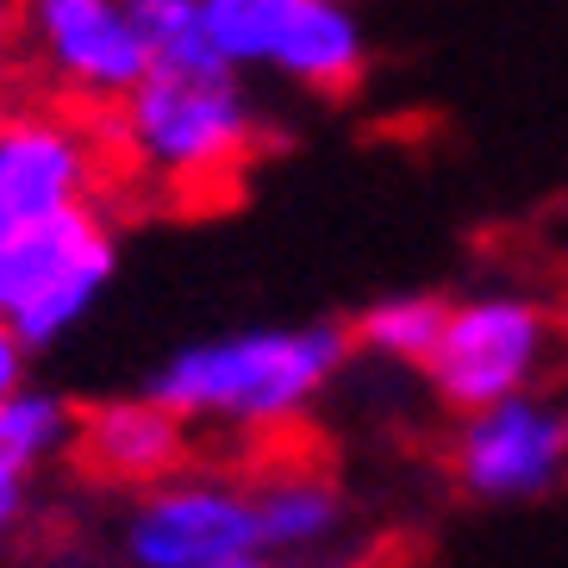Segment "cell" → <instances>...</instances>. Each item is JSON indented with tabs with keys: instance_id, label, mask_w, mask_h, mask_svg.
I'll return each instance as SVG.
<instances>
[{
	"instance_id": "cell-1",
	"label": "cell",
	"mask_w": 568,
	"mask_h": 568,
	"mask_svg": "<svg viewBox=\"0 0 568 568\" xmlns=\"http://www.w3.org/2000/svg\"><path fill=\"white\" fill-rule=\"evenodd\" d=\"M113 163L169 201H225L263 151L244 69L232 63H151V75L106 113Z\"/></svg>"
},
{
	"instance_id": "cell-2",
	"label": "cell",
	"mask_w": 568,
	"mask_h": 568,
	"mask_svg": "<svg viewBox=\"0 0 568 568\" xmlns=\"http://www.w3.org/2000/svg\"><path fill=\"white\" fill-rule=\"evenodd\" d=\"M351 351L356 344L344 325H256V332H225L175 351L144 382V394L187 425L275 437L313 413V400L337 382Z\"/></svg>"
},
{
	"instance_id": "cell-3",
	"label": "cell",
	"mask_w": 568,
	"mask_h": 568,
	"mask_svg": "<svg viewBox=\"0 0 568 568\" xmlns=\"http://www.w3.org/2000/svg\"><path fill=\"white\" fill-rule=\"evenodd\" d=\"M119 268V232L101 201L69 206L57 219L19 225L0 237V318L32 351H51L63 332H75Z\"/></svg>"
},
{
	"instance_id": "cell-4",
	"label": "cell",
	"mask_w": 568,
	"mask_h": 568,
	"mask_svg": "<svg viewBox=\"0 0 568 568\" xmlns=\"http://www.w3.org/2000/svg\"><path fill=\"white\" fill-rule=\"evenodd\" d=\"M206 44L232 69H275L313 94H351L368 32L351 0H201Z\"/></svg>"
},
{
	"instance_id": "cell-5",
	"label": "cell",
	"mask_w": 568,
	"mask_h": 568,
	"mask_svg": "<svg viewBox=\"0 0 568 568\" xmlns=\"http://www.w3.org/2000/svg\"><path fill=\"white\" fill-rule=\"evenodd\" d=\"M113 169L106 113L69 101H0V237L101 201Z\"/></svg>"
},
{
	"instance_id": "cell-6",
	"label": "cell",
	"mask_w": 568,
	"mask_h": 568,
	"mask_svg": "<svg viewBox=\"0 0 568 568\" xmlns=\"http://www.w3.org/2000/svg\"><path fill=\"white\" fill-rule=\"evenodd\" d=\"M556 363V313L531 294H475L450 301L425 382L450 413H481L513 394H537Z\"/></svg>"
},
{
	"instance_id": "cell-7",
	"label": "cell",
	"mask_w": 568,
	"mask_h": 568,
	"mask_svg": "<svg viewBox=\"0 0 568 568\" xmlns=\"http://www.w3.org/2000/svg\"><path fill=\"white\" fill-rule=\"evenodd\" d=\"M19 57L69 106L113 113L151 75V44L125 0H19Z\"/></svg>"
},
{
	"instance_id": "cell-8",
	"label": "cell",
	"mask_w": 568,
	"mask_h": 568,
	"mask_svg": "<svg viewBox=\"0 0 568 568\" xmlns=\"http://www.w3.org/2000/svg\"><path fill=\"white\" fill-rule=\"evenodd\" d=\"M119 550L132 568H225L244 556H263L251 481L182 468V475L144 487L125 513Z\"/></svg>"
},
{
	"instance_id": "cell-9",
	"label": "cell",
	"mask_w": 568,
	"mask_h": 568,
	"mask_svg": "<svg viewBox=\"0 0 568 568\" xmlns=\"http://www.w3.org/2000/svg\"><path fill=\"white\" fill-rule=\"evenodd\" d=\"M450 475L468 500H537L568 475V406L544 394H513L463 413L450 437Z\"/></svg>"
},
{
	"instance_id": "cell-10",
	"label": "cell",
	"mask_w": 568,
	"mask_h": 568,
	"mask_svg": "<svg viewBox=\"0 0 568 568\" xmlns=\"http://www.w3.org/2000/svg\"><path fill=\"white\" fill-rule=\"evenodd\" d=\"M194 425L175 418L169 406H156L151 394H132V400H101L75 413V468L101 487H125V494H144V487L169 481L194 463Z\"/></svg>"
},
{
	"instance_id": "cell-11",
	"label": "cell",
	"mask_w": 568,
	"mask_h": 568,
	"mask_svg": "<svg viewBox=\"0 0 568 568\" xmlns=\"http://www.w3.org/2000/svg\"><path fill=\"white\" fill-rule=\"evenodd\" d=\"M251 506H256V550L268 562L318 556L351 531L344 487L313 463H275L263 475H251Z\"/></svg>"
},
{
	"instance_id": "cell-12",
	"label": "cell",
	"mask_w": 568,
	"mask_h": 568,
	"mask_svg": "<svg viewBox=\"0 0 568 568\" xmlns=\"http://www.w3.org/2000/svg\"><path fill=\"white\" fill-rule=\"evenodd\" d=\"M75 444V406L51 387H19L0 400V544L32 513V481Z\"/></svg>"
},
{
	"instance_id": "cell-13",
	"label": "cell",
	"mask_w": 568,
	"mask_h": 568,
	"mask_svg": "<svg viewBox=\"0 0 568 568\" xmlns=\"http://www.w3.org/2000/svg\"><path fill=\"white\" fill-rule=\"evenodd\" d=\"M444 318H450V301L444 294H387L368 313H356L351 344L368 351L375 363H400V368H425L444 337Z\"/></svg>"
},
{
	"instance_id": "cell-14",
	"label": "cell",
	"mask_w": 568,
	"mask_h": 568,
	"mask_svg": "<svg viewBox=\"0 0 568 568\" xmlns=\"http://www.w3.org/2000/svg\"><path fill=\"white\" fill-rule=\"evenodd\" d=\"M125 7L151 44V63H219L201 26V0H125Z\"/></svg>"
},
{
	"instance_id": "cell-15",
	"label": "cell",
	"mask_w": 568,
	"mask_h": 568,
	"mask_svg": "<svg viewBox=\"0 0 568 568\" xmlns=\"http://www.w3.org/2000/svg\"><path fill=\"white\" fill-rule=\"evenodd\" d=\"M26 368H32V344L0 318V400H13L19 387H26Z\"/></svg>"
},
{
	"instance_id": "cell-16",
	"label": "cell",
	"mask_w": 568,
	"mask_h": 568,
	"mask_svg": "<svg viewBox=\"0 0 568 568\" xmlns=\"http://www.w3.org/2000/svg\"><path fill=\"white\" fill-rule=\"evenodd\" d=\"M19 32H26L19 26V0H0V75L19 63Z\"/></svg>"
},
{
	"instance_id": "cell-17",
	"label": "cell",
	"mask_w": 568,
	"mask_h": 568,
	"mask_svg": "<svg viewBox=\"0 0 568 568\" xmlns=\"http://www.w3.org/2000/svg\"><path fill=\"white\" fill-rule=\"evenodd\" d=\"M225 568H268V556H244V562H225Z\"/></svg>"
}]
</instances>
